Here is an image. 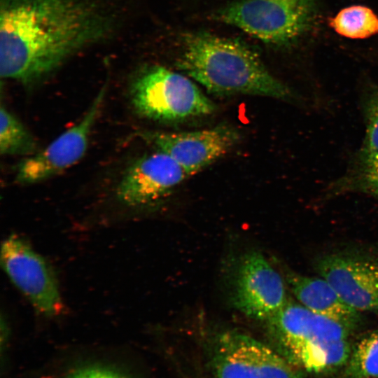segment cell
I'll list each match as a JSON object with an SVG mask.
<instances>
[{"mask_svg": "<svg viewBox=\"0 0 378 378\" xmlns=\"http://www.w3.org/2000/svg\"><path fill=\"white\" fill-rule=\"evenodd\" d=\"M104 86L83 117L46 148L27 157L17 167V182L29 185L46 181L78 162L86 152L90 134L105 97Z\"/></svg>", "mask_w": 378, "mask_h": 378, "instance_id": "obj_7", "label": "cell"}, {"mask_svg": "<svg viewBox=\"0 0 378 378\" xmlns=\"http://www.w3.org/2000/svg\"><path fill=\"white\" fill-rule=\"evenodd\" d=\"M359 162L378 163V153L369 154H359Z\"/></svg>", "mask_w": 378, "mask_h": 378, "instance_id": "obj_21", "label": "cell"}, {"mask_svg": "<svg viewBox=\"0 0 378 378\" xmlns=\"http://www.w3.org/2000/svg\"><path fill=\"white\" fill-rule=\"evenodd\" d=\"M351 353L348 340L309 344L293 356L291 363L309 372H326L346 364Z\"/></svg>", "mask_w": 378, "mask_h": 378, "instance_id": "obj_14", "label": "cell"}, {"mask_svg": "<svg viewBox=\"0 0 378 378\" xmlns=\"http://www.w3.org/2000/svg\"><path fill=\"white\" fill-rule=\"evenodd\" d=\"M188 177L174 159L158 150L130 164L118 183L116 196L130 207L147 205L167 195Z\"/></svg>", "mask_w": 378, "mask_h": 378, "instance_id": "obj_11", "label": "cell"}, {"mask_svg": "<svg viewBox=\"0 0 378 378\" xmlns=\"http://www.w3.org/2000/svg\"><path fill=\"white\" fill-rule=\"evenodd\" d=\"M128 21L129 0H1V77L39 82Z\"/></svg>", "mask_w": 378, "mask_h": 378, "instance_id": "obj_1", "label": "cell"}, {"mask_svg": "<svg viewBox=\"0 0 378 378\" xmlns=\"http://www.w3.org/2000/svg\"><path fill=\"white\" fill-rule=\"evenodd\" d=\"M283 279L264 255L246 253L238 268L234 294L235 307L254 319L267 321L287 302Z\"/></svg>", "mask_w": 378, "mask_h": 378, "instance_id": "obj_10", "label": "cell"}, {"mask_svg": "<svg viewBox=\"0 0 378 378\" xmlns=\"http://www.w3.org/2000/svg\"><path fill=\"white\" fill-rule=\"evenodd\" d=\"M347 378H378V330L356 345L346 363Z\"/></svg>", "mask_w": 378, "mask_h": 378, "instance_id": "obj_17", "label": "cell"}, {"mask_svg": "<svg viewBox=\"0 0 378 378\" xmlns=\"http://www.w3.org/2000/svg\"><path fill=\"white\" fill-rule=\"evenodd\" d=\"M66 378H130L111 368L96 365L79 367L69 374Z\"/></svg>", "mask_w": 378, "mask_h": 378, "instance_id": "obj_20", "label": "cell"}, {"mask_svg": "<svg viewBox=\"0 0 378 378\" xmlns=\"http://www.w3.org/2000/svg\"><path fill=\"white\" fill-rule=\"evenodd\" d=\"M213 378H302L285 357L252 337L227 331L219 335L210 351Z\"/></svg>", "mask_w": 378, "mask_h": 378, "instance_id": "obj_5", "label": "cell"}, {"mask_svg": "<svg viewBox=\"0 0 378 378\" xmlns=\"http://www.w3.org/2000/svg\"><path fill=\"white\" fill-rule=\"evenodd\" d=\"M286 278L299 303L308 310L332 319L351 331L357 328L360 312L348 305L326 279L293 272H286Z\"/></svg>", "mask_w": 378, "mask_h": 378, "instance_id": "obj_13", "label": "cell"}, {"mask_svg": "<svg viewBox=\"0 0 378 378\" xmlns=\"http://www.w3.org/2000/svg\"><path fill=\"white\" fill-rule=\"evenodd\" d=\"M316 269L354 309L378 314V258L330 253L319 258Z\"/></svg>", "mask_w": 378, "mask_h": 378, "instance_id": "obj_8", "label": "cell"}, {"mask_svg": "<svg viewBox=\"0 0 378 378\" xmlns=\"http://www.w3.org/2000/svg\"><path fill=\"white\" fill-rule=\"evenodd\" d=\"M178 66L212 93L293 97L290 88L268 71L257 53L235 39L190 33L184 38Z\"/></svg>", "mask_w": 378, "mask_h": 378, "instance_id": "obj_2", "label": "cell"}, {"mask_svg": "<svg viewBox=\"0 0 378 378\" xmlns=\"http://www.w3.org/2000/svg\"><path fill=\"white\" fill-rule=\"evenodd\" d=\"M141 134L157 150L174 159L188 176L225 155L239 139L237 130L226 125L190 132H145Z\"/></svg>", "mask_w": 378, "mask_h": 378, "instance_id": "obj_9", "label": "cell"}, {"mask_svg": "<svg viewBox=\"0 0 378 378\" xmlns=\"http://www.w3.org/2000/svg\"><path fill=\"white\" fill-rule=\"evenodd\" d=\"M265 322L289 361L305 345L347 340L350 335L343 325L288 300Z\"/></svg>", "mask_w": 378, "mask_h": 378, "instance_id": "obj_12", "label": "cell"}, {"mask_svg": "<svg viewBox=\"0 0 378 378\" xmlns=\"http://www.w3.org/2000/svg\"><path fill=\"white\" fill-rule=\"evenodd\" d=\"M358 162L357 167L343 177L339 185L378 199V163Z\"/></svg>", "mask_w": 378, "mask_h": 378, "instance_id": "obj_18", "label": "cell"}, {"mask_svg": "<svg viewBox=\"0 0 378 378\" xmlns=\"http://www.w3.org/2000/svg\"><path fill=\"white\" fill-rule=\"evenodd\" d=\"M316 12L314 0H238L220 8L214 17L264 43L281 46L306 33Z\"/></svg>", "mask_w": 378, "mask_h": 378, "instance_id": "obj_4", "label": "cell"}, {"mask_svg": "<svg viewBox=\"0 0 378 378\" xmlns=\"http://www.w3.org/2000/svg\"><path fill=\"white\" fill-rule=\"evenodd\" d=\"M1 262L12 283L41 314L62 310L55 276L48 262L21 238L11 235L1 245Z\"/></svg>", "mask_w": 378, "mask_h": 378, "instance_id": "obj_6", "label": "cell"}, {"mask_svg": "<svg viewBox=\"0 0 378 378\" xmlns=\"http://www.w3.org/2000/svg\"><path fill=\"white\" fill-rule=\"evenodd\" d=\"M337 34L351 39H364L378 34V16L370 8L353 5L339 11L328 20Z\"/></svg>", "mask_w": 378, "mask_h": 378, "instance_id": "obj_15", "label": "cell"}, {"mask_svg": "<svg viewBox=\"0 0 378 378\" xmlns=\"http://www.w3.org/2000/svg\"><path fill=\"white\" fill-rule=\"evenodd\" d=\"M189 78L160 65L146 67L131 87L135 110L145 118L164 122L212 113L215 104Z\"/></svg>", "mask_w": 378, "mask_h": 378, "instance_id": "obj_3", "label": "cell"}, {"mask_svg": "<svg viewBox=\"0 0 378 378\" xmlns=\"http://www.w3.org/2000/svg\"><path fill=\"white\" fill-rule=\"evenodd\" d=\"M0 151L8 155L30 156L37 152V142L22 122L4 106L0 110Z\"/></svg>", "mask_w": 378, "mask_h": 378, "instance_id": "obj_16", "label": "cell"}, {"mask_svg": "<svg viewBox=\"0 0 378 378\" xmlns=\"http://www.w3.org/2000/svg\"><path fill=\"white\" fill-rule=\"evenodd\" d=\"M363 112L365 134L360 154L378 153V89L372 90L365 98Z\"/></svg>", "mask_w": 378, "mask_h": 378, "instance_id": "obj_19", "label": "cell"}]
</instances>
